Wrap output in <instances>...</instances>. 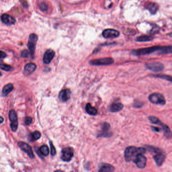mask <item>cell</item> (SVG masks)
Instances as JSON below:
<instances>
[{"label": "cell", "mask_w": 172, "mask_h": 172, "mask_svg": "<svg viewBox=\"0 0 172 172\" xmlns=\"http://www.w3.org/2000/svg\"><path fill=\"white\" fill-rule=\"evenodd\" d=\"M152 76L154 77L165 79L172 83V77L170 75H165V74H156V75H152Z\"/></svg>", "instance_id": "27"}, {"label": "cell", "mask_w": 172, "mask_h": 172, "mask_svg": "<svg viewBox=\"0 0 172 172\" xmlns=\"http://www.w3.org/2000/svg\"><path fill=\"white\" fill-rule=\"evenodd\" d=\"M143 155V153H139L133 161L136 166L140 169L145 168L146 165L147 158Z\"/></svg>", "instance_id": "10"}, {"label": "cell", "mask_w": 172, "mask_h": 172, "mask_svg": "<svg viewBox=\"0 0 172 172\" xmlns=\"http://www.w3.org/2000/svg\"><path fill=\"white\" fill-rule=\"evenodd\" d=\"M115 171V168L111 165L108 164H104L100 167L99 172H111Z\"/></svg>", "instance_id": "20"}, {"label": "cell", "mask_w": 172, "mask_h": 172, "mask_svg": "<svg viewBox=\"0 0 172 172\" xmlns=\"http://www.w3.org/2000/svg\"><path fill=\"white\" fill-rule=\"evenodd\" d=\"M9 118L10 121L11 122L10 127H11V130L13 132H15L18 129V122L17 115L16 112L14 109H12L10 111L9 113Z\"/></svg>", "instance_id": "9"}, {"label": "cell", "mask_w": 172, "mask_h": 172, "mask_svg": "<svg viewBox=\"0 0 172 172\" xmlns=\"http://www.w3.org/2000/svg\"><path fill=\"white\" fill-rule=\"evenodd\" d=\"M49 145H50V147H51V155L53 156H54L56 154V148H55V146H53V144L52 142H51V141H49Z\"/></svg>", "instance_id": "31"}, {"label": "cell", "mask_w": 172, "mask_h": 172, "mask_svg": "<svg viewBox=\"0 0 172 172\" xmlns=\"http://www.w3.org/2000/svg\"><path fill=\"white\" fill-rule=\"evenodd\" d=\"M36 65L34 63H29L25 66L24 71L27 73L31 74L33 73L36 70Z\"/></svg>", "instance_id": "22"}, {"label": "cell", "mask_w": 172, "mask_h": 172, "mask_svg": "<svg viewBox=\"0 0 172 172\" xmlns=\"http://www.w3.org/2000/svg\"><path fill=\"white\" fill-rule=\"evenodd\" d=\"M1 123H3V121H4V119H3V117H1Z\"/></svg>", "instance_id": "37"}, {"label": "cell", "mask_w": 172, "mask_h": 172, "mask_svg": "<svg viewBox=\"0 0 172 172\" xmlns=\"http://www.w3.org/2000/svg\"><path fill=\"white\" fill-rule=\"evenodd\" d=\"M86 110L87 113H88L89 115L91 116H95L97 115V109L94 107H92L90 103H88L86 105Z\"/></svg>", "instance_id": "23"}, {"label": "cell", "mask_w": 172, "mask_h": 172, "mask_svg": "<svg viewBox=\"0 0 172 172\" xmlns=\"http://www.w3.org/2000/svg\"><path fill=\"white\" fill-rule=\"evenodd\" d=\"M39 7H40V10L43 12H45L48 9V6L47 5V4H45L44 2H42L40 3Z\"/></svg>", "instance_id": "30"}, {"label": "cell", "mask_w": 172, "mask_h": 172, "mask_svg": "<svg viewBox=\"0 0 172 172\" xmlns=\"http://www.w3.org/2000/svg\"><path fill=\"white\" fill-rule=\"evenodd\" d=\"M160 55H165L172 53V46H163L160 47V50L159 52Z\"/></svg>", "instance_id": "24"}, {"label": "cell", "mask_w": 172, "mask_h": 172, "mask_svg": "<svg viewBox=\"0 0 172 172\" xmlns=\"http://www.w3.org/2000/svg\"><path fill=\"white\" fill-rule=\"evenodd\" d=\"M148 100L153 104L164 105L165 104V100L164 96L159 93H153L148 96Z\"/></svg>", "instance_id": "6"}, {"label": "cell", "mask_w": 172, "mask_h": 172, "mask_svg": "<svg viewBox=\"0 0 172 172\" xmlns=\"http://www.w3.org/2000/svg\"><path fill=\"white\" fill-rule=\"evenodd\" d=\"M74 150L72 147H65L62 150L61 159L62 160L66 162H68L71 160L73 157Z\"/></svg>", "instance_id": "8"}, {"label": "cell", "mask_w": 172, "mask_h": 172, "mask_svg": "<svg viewBox=\"0 0 172 172\" xmlns=\"http://www.w3.org/2000/svg\"><path fill=\"white\" fill-rule=\"evenodd\" d=\"M18 146L22 151H23L24 152H26L30 158L31 159L35 158V155H34V152L32 151V148L30 146H29L28 144H27L26 143L23 142H18Z\"/></svg>", "instance_id": "13"}, {"label": "cell", "mask_w": 172, "mask_h": 172, "mask_svg": "<svg viewBox=\"0 0 172 172\" xmlns=\"http://www.w3.org/2000/svg\"><path fill=\"white\" fill-rule=\"evenodd\" d=\"M151 129L152 131L154 132H160L162 130V129L161 128H159V127H154V126H151Z\"/></svg>", "instance_id": "35"}, {"label": "cell", "mask_w": 172, "mask_h": 172, "mask_svg": "<svg viewBox=\"0 0 172 172\" xmlns=\"http://www.w3.org/2000/svg\"><path fill=\"white\" fill-rule=\"evenodd\" d=\"M24 122L26 125H30L32 122V119L30 117H26L24 119Z\"/></svg>", "instance_id": "34"}, {"label": "cell", "mask_w": 172, "mask_h": 172, "mask_svg": "<svg viewBox=\"0 0 172 172\" xmlns=\"http://www.w3.org/2000/svg\"><path fill=\"white\" fill-rule=\"evenodd\" d=\"M1 21L3 23L7 26L13 25L16 22V20L13 17L7 14H4L2 15Z\"/></svg>", "instance_id": "16"}, {"label": "cell", "mask_w": 172, "mask_h": 172, "mask_svg": "<svg viewBox=\"0 0 172 172\" xmlns=\"http://www.w3.org/2000/svg\"><path fill=\"white\" fill-rule=\"evenodd\" d=\"M55 52L53 49L47 50L44 53L43 58V62L45 64H49L51 63L53 57H55Z\"/></svg>", "instance_id": "15"}, {"label": "cell", "mask_w": 172, "mask_h": 172, "mask_svg": "<svg viewBox=\"0 0 172 172\" xmlns=\"http://www.w3.org/2000/svg\"><path fill=\"white\" fill-rule=\"evenodd\" d=\"M146 149L143 147H136L134 146L127 147L124 152V157L126 162L133 161L135 157L139 153L144 154Z\"/></svg>", "instance_id": "1"}, {"label": "cell", "mask_w": 172, "mask_h": 172, "mask_svg": "<svg viewBox=\"0 0 172 172\" xmlns=\"http://www.w3.org/2000/svg\"><path fill=\"white\" fill-rule=\"evenodd\" d=\"M146 150L154 154L153 159L157 166H161L166 159V156L165 152L160 148L155 147L152 146H146Z\"/></svg>", "instance_id": "2"}, {"label": "cell", "mask_w": 172, "mask_h": 172, "mask_svg": "<svg viewBox=\"0 0 172 172\" xmlns=\"http://www.w3.org/2000/svg\"><path fill=\"white\" fill-rule=\"evenodd\" d=\"M124 108V105L121 103H114L110 105L109 108V111L111 112H118L121 111Z\"/></svg>", "instance_id": "18"}, {"label": "cell", "mask_w": 172, "mask_h": 172, "mask_svg": "<svg viewBox=\"0 0 172 172\" xmlns=\"http://www.w3.org/2000/svg\"><path fill=\"white\" fill-rule=\"evenodd\" d=\"M146 8H147V9H148L150 11L151 13L152 14H155L157 12L159 6L156 3L150 2V3H147L146 5Z\"/></svg>", "instance_id": "19"}, {"label": "cell", "mask_w": 172, "mask_h": 172, "mask_svg": "<svg viewBox=\"0 0 172 172\" xmlns=\"http://www.w3.org/2000/svg\"><path fill=\"white\" fill-rule=\"evenodd\" d=\"M114 62V61L112 58H104L91 60L90 64L93 66H105L111 65L113 64Z\"/></svg>", "instance_id": "7"}, {"label": "cell", "mask_w": 172, "mask_h": 172, "mask_svg": "<svg viewBox=\"0 0 172 172\" xmlns=\"http://www.w3.org/2000/svg\"><path fill=\"white\" fill-rule=\"evenodd\" d=\"M38 40V37L37 35L35 34H31L30 35L28 39L27 47L30 52L31 58H33L35 55V50L36 48V44Z\"/></svg>", "instance_id": "5"}, {"label": "cell", "mask_w": 172, "mask_h": 172, "mask_svg": "<svg viewBox=\"0 0 172 172\" xmlns=\"http://www.w3.org/2000/svg\"><path fill=\"white\" fill-rule=\"evenodd\" d=\"M169 35H170V36H171L172 38V33H170V34Z\"/></svg>", "instance_id": "38"}, {"label": "cell", "mask_w": 172, "mask_h": 172, "mask_svg": "<svg viewBox=\"0 0 172 172\" xmlns=\"http://www.w3.org/2000/svg\"><path fill=\"white\" fill-rule=\"evenodd\" d=\"M30 52H28L27 50H23L21 52V56L22 57L24 58H27L29 56V55H30Z\"/></svg>", "instance_id": "33"}, {"label": "cell", "mask_w": 172, "mask_h": 172, "mask_svg": "<svg viewBox=\"0 0 172 172\" xmlns=\"http://www.w3.org/2000/svg\"><path fill=\"white\" fill-rule=\"evenodd\" d=\"M1 69L4 71H10L12 70V67L11 66L8 65H6V64H2L1 65Z\"/></svg>", "instance_id": "29"}, {"label": "cell", "mask_w": 172, "mask_h": 172, "mask_svg": "<svg viewBox=\"0 0 172 172\" xmlns=\"http://www.w3.org/2000/svg\"><path fill=\"white\" fill-rule=\"evenodd\" d=\"M111 126L109 123H104L101 126V130L99 132L98 137H110L112 135V133L110 131Z\"/></svg>", "instance_id": "11"}, {"label": "cell", "mask_w": 172, "mask_h": 172, "mask_svg": "<svg viewBox=\"0 0 172 172\" xmlns=\"http://www.w3.org/2000/svg\"><path fill=\"white\" fill-rule=\"evenodd\" d=\"M6 56H7V54L5 53L3 51H1V59L5 58Z\"/></svg>", "instance_id": "36"}, {"label": "cell", "mask_w": 172, "mask_h": 172, "mask_svg": "<svg viewBox=\"0 0 172 172\" xmlns=\"http://www.w3.org/2000/svg\"><path fill=\"white\" fill-rule=\"evenodd\" d=\"M71 95V91L69 89H65L60 91L59 95L60 100L62 102H66L69 100Z\"/></svg>", "instance_id": "17"}, {"label": "cell", "mask_w": 172, "mask_h": 172, "mask_svg": "<svg viewBox=\"0 0 172 172\" xmlns=\"http://www.w3.org/2000/svg\"><path fill=\"white\" fill-rule=\"evenodd\" d=\"M39 151H40V155H42L43 156H48L49 154V150L48 146L47 145H45V144L41 146Z\"/></svg>", "instance_id": "25"}, {"label": "cell", "mask_w": 172, "mask_h": 172, "mask_svg": "<svg viewBox=\"0 0 172 172\" xmlns=\"http://www.w3.org/2000/svg\"><path fill=\"white\" fill-rule=\"evenodd\" d=\"M143 105V104L138 100H135L133 104V106L136 108H140L142 107Z\"/></svg>", "instance_id": "32"}, {"label": "cell", "mask_w": 172, "mask_h": 172, "mask_svg": "<svg viewBox=\"0 0 172 172\" xmlns=\"http://www.w3.org/2000/svg\"><path fill=\"white\" fill-rule=\"evenodd\" d=\"M153 38L152 36H148V35H142V36H138L136 38V40L138 42H146V41H150L152 40Z\"/></svg>", "instance_id": "26"}, {"label": "cell", "mask_w": 172, "mask_h": 172, "mask_svg": "<svg viewBox=\"0 0 172 172\" xmlns=\"http://www.w3.org/2000/svg\"><path fill=\"white\" fill-rule=\"evenodd\" d=\"M13 90V85L11 83L6 84L4 86L2 90V95L3 96H7Z\"/></svg>", "instance_id": "21"}, {"label": "cell", "mask_w": 172, "mask_h": 172, "mask_svg": "<svg viewBox=\"0 0 172 172\" xmlns=\"http://www.w3.org/2000/svg\"><path fill=\"white\" fill-rule=\"evenodd\" d=\"M120 35L119 31L113 29H107L103 31L102 35L105 39L117 38Z\"/></svg>", "instance_id": "14"}, {"label": "cell", "mask_w": 172, "mask_h": 172, "mask_svg": "<svg viewBox=\"0 0 172 172\" xmlns=\"http://www.w3.org/2000/svg\"><path fill=\"white\" fill-rule=\"evenodd\" d=\"M41 137V133L39 131H35L33 133H31L30 135V139L31 141L34 142L38 140Z\"/></svg>", "instance_id": "28"}, {"label": "cell", "mask_w": 172, "mask_h": 172, "mask_svg": "<svg viewBox=\"0 0 172 172\" xmlns=\"http://www.w3.org/2000/svg\"><path fill=\"white\" fill-rule=\"evenodd\" d=\"M161 46H153V47L139 49H134L131 52V54L135 56H140L144 55H150L153 53L156 52L160 50Z\"/></svg>", "instance_id": "4"}, {"label": "cell", "mask_w": 172, "mask_h": 172, "mask_svg": "<svg viewBox=\"0 0 172 172\" xmlns=\"http://www.w3.org/2000/svg\"><path fill=\"white\" fill-rule=\"evenodd\" d=\"M148 120L151 123L153 124H156L160 126L164 132V135L167 139H171L172 138V132L168 126L166 125L164 123H162L160 120L155 116H151L148 117Z\"/></svg>", "instance_id": "3"}, {"label": "cell", "mask_w": 172, "mask_h": 172, "mask_svg": "<svg viewBox=\"0 0 172 172\" xmlns=\"http://www.w3.org/2000/svg\"><path fill=\"white\" fill-rule=\"evenodd\" d=\"M145 67L147 69L150 70L153 72H161L164 69V66L163 64L160 62H152V63H147L145 65Z\"/></svg>", "instance_id": "12"}]
</instances>
